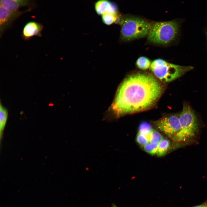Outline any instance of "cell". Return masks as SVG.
Instances as JSON below:
<instances>
[{"mask_svg":"<svg viewBox=\"0 0 207 207\" xmlns=\"http://www.w3.org/2000/svg\"><path fill=\"white\" fill-rule=\"evenodd\" d=\"M162 91L161 84L152 75L132 74L124 80L118 88L112 109L119 116L144 110L155 103Z\"/></svg>","mask_w":207,"mask_h":207,"instance_id":"obj_1","label":"cell"},{"mask_svg":"<svg viewBox=\"0 0 207 207\" xmlns=\"http://www.w3.org/2000/svg\"><path fill=\"white\" fill-rule=\"evenodd\" d=\"M120 18L118 17L116 23H119L121 25V39L125 41L141 39L147 36L153 24L139 17H131Z\"/></svg>","mask_w":207,"mask_h":207,"instance_id":"obj_2","label":"cell"},{"mask_svg":"<svg viewBox=\"0 0 207 207\" xmlns=\"http://www.w3.org/2000/svg\"><path fill=\"white\" fill-rule=\"evenodd\" d=\"M179 25L175 20L158 22L153 24L147 35L150 43L166 45L172 41L178 33Z\"/></svg>","mask_w":207,"mask_h":207,"instance_id":"obj_3","label":"cell"},{"mask_svg":"<svg viewBox=\"0 0 207 207\" xmlns=\"http://www.w3.org/2000/svg\"><path fill=\"white\" fill-rule=\"evenodd\" d=\"M150 67L156 77L161 81L166 82L175 80L193 68L190 66L173 64L160 58L154 60Z\"/></svg>","mask_w":207,"mask_h":207,"instance_id":"obj_4","label":"cell"},{"mask_svg":"<svg viewBox=\"0 0 207 207\" xmlns=\"http://www.w3.org/2000/svg\"><path fill=\"white\" fill-rule=\"evenodd\" d=\"M181 125L179 131L173 137L176 142L184 141L193 137L198 128V123L196 116L191 108L184 104L182 110L179 115Z\"/></svg>","mask_w":207,"mask_h":207,"instance_id":"obj_5","label":"cell"},{"mask_svg":"<svg viewBox=\"0 0 207 207\" xmlns=\"http://www.w3.org/2000/svg\"><path fill=\"white\" fill-rule=\"evenodd\" d=\"M28 10H12L0 5V38L12 26L14 22Z\"/></svg>","mask_w":207,"mask_h":207,"instance_id":"obj_6","label":"cell"},{"mask_svg":"<svg viewBox=\"0 0 207 207\" xmlns=\"http://www.w3.org/2000/svg\"><path fill=\"white\" fill-rule=\"evenodd\" d=\"M157 127L169 137L173 138L181 129L179 117L172 115L164 117L156 123Z\"/></svg>","mask_w":207,"mask_h":207,"instance_id":"obj_7","label":"cell"},{"mask_svg":"<svg viewBox=\"0 0 207 207\" xmlns=\"http://www.w3.org/2000/svg\"><path fill=\"white\" fill-rule=\"evenodd\" d=\"M43 28V25L40 23L35 21L28 22L24 25L22 30V38L28 41L34 36L41 37Z\"/></svg>","mask_w":207,"mask_h":207,"instance_id":"obj_8","label":"cell"},{"mask_svg":"<svg viewBox=\"0 0 207 207\" xmlns=\"http://www.w3.org/2000/svg\"><path fill=\"white\" fill-rule=\"evenodd\" d=\"M95 9L97 14H103L108 12H117L116 7L108 0H99L95 3Z\"/></svg>","mask_w":207,"mask_h":207,"instance_id":"obj_9","label":"cell"},{"mask_svg":"<svg viewBox=\"0 0 207 207\" xmlns=\"http://www.w3.org/2000/svg\"><path fill=\"white\" fill-rule=\"evenodd\" d=\"M0 5L12 10H19L21 7L28 6L30 0H0Z\"/></svg>","mask_w":207,"mask_h":207,"instance_id":"obj_10","label":"cell"},{"mask_svg":"<svg viewBox=\"0 0 207 207\" xmlns=\"http://www.w3.org/2000/svg\"><path fill=\"white\" fill-rule=\"evenodd\" d=\"M8 116L7 109L0 103V133L1 139L5 127Z\"/></svg>","mask_w":207,"mask_h":207,"instance_id":"obj_11","label":"cell"},{"mask_svg":"<svg viewBox=\"0 0 207 207\" xmlns=\"http://www.w3.org/2000/svg\"><path fill=\"white\" fill-rule=\"evenodd\" d=\"M170 145V141L167 139H163L159 143L156 154L158 156H162L166 154Z\"/></svg>","mask_w":207,"mask_h":207,"instance_id":"obj_12","label":"cell"},{"mask_svg":"<svg viewBox=\"0 0 207 207\" xmlns=\"http://www.w3.org/2000/svg\"><path fill=\"white\" fill-rule=\"evenodd\" d=\"M101 16L103 23L108 25L116 22L118 17L117 12L106 13Z\"/></svg>","mask_w":207,"mask_h":207,"instance_id":"obj_13","label":"cell"},{"mask_svg":"<svg viewBox=\"0 0 207 207\" xmlns=\"http://www.w3.org/2000/svg\"><path fill=\"white\" fill-rule=\"evenodd\" d=\"M151 64L150 60L144 56L139 57L137 60L136 64L137 67L142 70H146L150 67Z\"/></svg>","mask_w":207,"mask_h":207,"instance_id":"obj_14","label":"cell"},{"mask_svg":"<svg viewBox=\"0 0 207 207\" xmlns=\"http://www.w3.org/2000/svg\"><path fill=\"white\" fill-rule=\"evenodd\" d=\"M152 130L151 125L146 122H142L139 126V132L146 135L148 139L150 135Z\"/></svg>","mask_w":207,"mask_h":207,"instance_id":"obj_15","label":"cell"},{"mask_svg":"<svg viewBox=\"0 0 207 207\" xmlns=\"http://www.w3.org/2000/svg\"><path fill=\"white\" fill-rule=\"evenodd\" d=\"M163 139L161 134L158 131L153 130L149 137V143H159Z\"/></svg>","mask_w":207,"mask_h":207,"instance_id":"obj_16","label":"cell"},{"mask_svg":"<svg viewBox=\"0 0 207 207\" xmlns=\"http://www.w3.org/2000/svg\"><path fill=\"white\" fill-rule=\"evenodd\" d=\"M159 143H149L143 147L145 151L152 155L156 154Z\"/></svg>","mask_w":207,"mask_h":207,"instance_id":"obj_17","label":"cell"},{"mask_svg":"<svg viewBox=\"0 0 207 207\" xmlns=\"http://www.w3.org/2000/svg\"><path fill=\"white\" fill-rule=\"evenodd\" d=\"M136 140L139 145L143 147L149 143L147 137L139 132H138L137 135Z\"/></svg>","mask_w":207,"mask_h":207,"instance_id":"obj_18","label":"cell"},{"mask_svg":"<svg viewBox=\"0 0 207 207\" xmlns=\"http://www.w3.org/2000/svg\"><path fill=\"white\" fill-rule=\"evenodd\" d=\"M191 207H207V200H206L200 204Z\"/></svg>","mask_w":207,"mask_h":207,"instance_id":"obj_19","label":"cell"},{"mask_svg":"<svg viewBox=\"0 0 207 207\" xmlns=\"http://www.w3.org/2000/svg\"><path fill=\"white\" fill-rule=\"evenodd\" d=\"M111 207H118L115 204H112Z\"/></svg>","mask_w":207,"mask_h":207,"instance_id":"obj_20","label":"cell"}]
</instances>
